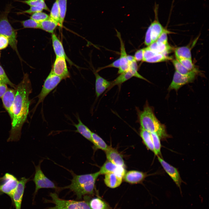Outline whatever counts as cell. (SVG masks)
<instances>
[{"label":"cell","mask_w":209,"mask_h":209,"mask_svg":"<svg viewBox=\"0 0 209 209\" xmlns=\"http://www.w3.org/2000/svg\"><path fill=\"white\" fill-rule=\"evenodd\" d=\"M15 89L13 116L7 142L19 140L22 127L27 121L30 103L29 96L32 91L31 83L28 74H24L22 80L16 86Z\"/></svg>","instance_id":"6da1fadb"},{"label":"cell","mask_w":209,"mask_h":209,"mask_svg":"<svg viewBox=\"0 0 209 209\" xmlns=\"http://www.w3.org/2000/svg\"><path fill=\"white\" fill-rule=\"evenodd\" d=\"M70 172L73 177L71 184L60 189H69L75 193L78 199H81L84 195L93 194L96 181L100 174L99 171L81 175L76 174L72 171Z\"/></svg>","instance_id":"7a4b0ae2"},{"label":"cell","mask_w":209,"mask_h":209,"mask_svg":"<svg viewBox=\"0 0 209 209\" xmlns=\"http://www.w3.org/2000/svg\"><path fill=\"white\" fill-rule=\"evenodd\" d=\"M139 118L141 128L150 133H156L160 138L163 139L169 137L165 126L158 120L149 105H146L139 113Z\"/></svg>","instance_id":"3957f363"},{"label":"cell","mask_w":209,"mask_h":209,"mask_svg":"<svg viewBox=\"0 0 209 209\" xmlns=\"http://www.w3.org/2000/svg\"><path fill=\"white\" fill-rule=\"evenodd\" d=\"M14 7L11 4H9L6 5L4 11L0 12V35H3L8 38L10 46L18 55L17 32L8 19L9 13Z\"/></svg>","instance_id":"277c9868"},{"label":"cell","mask_w":209,"mask_h":209,"mask_svg":"<svg viewBox=\"0 0 209 209\" xmlns=\"http://www.w3.org/2000/svg\"><path fill=\"white\" fill-rule=\"evenodd\" d=\"M50 196L51 200H46V202L53 203L55 206L47 209H91L89 203L85 201L62 199L56 193H50Z\"/></svg>","instance_id":"5b68a950"},{"label":"cell","mask_w":209,"mask_h":209,"mask_svg":"<svg viewBox=\"0 0 209 209\" xmlns=\"http://www.w3.org/2000/svg\"><path fill=\"white\" fill-rule=\"evenodd\" d=\"M62 79L55 74L51 71L46 79L42 90L37 96L38 102L33 109L34 111L38 105L42 102L46 97L56 87Z\"/></svg>","instance_id":"8992f818"},{"label":"cell","mask_w":209,"mask_h":209,"mask_svg":"<svg viewBox=\"0 0 209 209\" xmlns=\"http://www.w3.org/2000/svg\"><path fill=\"white\" fill-rule=\"evenodd\" d=\"M42 161V160L40 161L37 165H35V172L33 179L35 185V195L39 189L41 188H52L57 191L60 189V188H58L55 183L48 178L43 172L40 167Z\"/></svg>","instance_id":"52a82bcc"},{"label":"cell","mask_w":209,"mask_h":209,"mask_svg":"<svg viewBox=\"0 0 209 209\" xmlns=\"http://www.w3.org/2000/svg\"><path fill=\"white\" fill-rule=\"evenodd\" d=\"M198 71H192L187 75L181 74L175 71L172 82L168 88L169 90L174 89L177 91L183 86L193 81Z\"/></svg>","instance_id":"ba28073f"},{"label":"cell","mask_w":209,"mask_h":209,"mask_svg":"<svg viewBox=\"0 0 209 209\" xmlns=\"http://www.w3.org/2000/svg\"><path fill=\"white\" fill-rule=\"evenodd\" d=\"M19 181L13 175L6 173L1 179L0 192L5 193L12 198Z\"/></svg>","instance_id":"9c48e42d"},{"label":"cell","mask_w":209,"mask_h":209,"mask_svg":"<svg viewBox=\"0 0 209 209\" xmlns=\"http://www.w3.org/2000/svg\"><path fill=\"white\" fill-rule=\"evenodd\" d=\"M158 159L163 167L173 180L176 185L179 188L182 194L181 185L183 181L181 178L180 175L177 168L171 165L165 161L159 156H157Z\"/></svg>","instance_id":"30bf717a"},{"label":"cell","mask_w":209,"mask_h":209,"mask_svg":"<svg viewBox=\"0 0 209 209\" xmlns=\"http://www.w3.org/2000/svg\"><path fill=\"white\" fill-rule=\"evenodd\" d=\"M51 71L55 74L62 79H66L70 77L66 59L64 58L56 57Z\"/></svg>","instance_id":"8fae6325"},{"label":"cell","mask_w":209,"mask_h":209,"mask_svg":"<svg viewBox=\"0 0 209 209\" xmlns=\"http://www.w3.org/2000/svg\"><path fill=\"white\" fill-rule=\"evenodd\" d=\"M16 94V90L8 88L1 98L3 107L8 113L11 120L13 116V106Z\"/></svg>","instance_id":"7c38bea8"},{"label":"cell","mask_w":209,"mask_h":209,"mask_svg":"<svg viewBox=\"0 0 209 209\" xmlns=\"http://www.w3.org/2000/svg\"><path fill=\"white\" fill-rule=\"evenodd\" d=\"M30 179L22 177L19 181L18 184L15 190L12 199L13 200L16 209H21V203L23 194L27 183Z\"/></svg>","instance_id":"4fadbf2b"},{"label":"cell","mask_w":209,"mask_h":209,"mask_svg":"<svg viewBox=\"0 0 209 209\" xmlns=\"http://www.w3.org/2000/svg\"><path fill=\"white\" fill-rule=\"evenodd\" d=\"M117 36L119 39L120 44V67L118 73L121 74L127 71L129 69V63L127 59V54L126 53L124 43L121 37L120 32L116 30Z\"/></svg>","instance_id":"5bb4252c"},{"label":"cell","mask_w":209,"mask_h":209,"mask_svg":"<svg viewBox=\"0 0 209 209\" xmlns=\"http://www.w3.org/2000/svg\"><path fill=\"white\" fill-rule=\"evenodd\" d=\"M99 172L100 174L114 173L122 177L126 173L124 167L117 165L109 161L104 164Z\"/></svg>","instance_id":"9a60e30c"},{"label":"cell","mask_w":209,"mask_h":209,"mask_svg":"<svg viewBox=\"0 0 209 209\" xmlns=\"http://www.w3.org/2000/svg\"><path fill=\"white\" fill-rule=\"evenodd\" d=\"M133 77L140 79L142 78V75L138 72L129 69L127 71L121 73L115 80L111 82V85L108 90L116 85H120Z\"/></svg>","instance_id":"2e32d148"},{"label":"cell","mask_w":209,"mask_h":209,"mask_svg":"<svg viewBox=\"0 0 209 209\" xmlns=\"http://www.w3.org/2000/svg\"><path fill=\"white\" fill-rule=\"evenodd\" d=\"M94 74L96 77V94L98 98L107 89H109L111 85V82L102 77L97 72L95 73Z\"/></svg>","instance_id":"e0dca14e"},{"label":"cell","mask_w":209,"mask_h":209,"mask_svg":"<svg viewBox=\"0 0 209 209\" xmlns=\"http://www.w3.org/2000/svg\"><path fill=\"white\" fill-rule=\"evenodd\" d=\"M147 174L143 172L136 170H131L125 173L124 176L125 181L129 183L135 184L142 182L146 176Z\"/></svg>","instance_id":"ac0fdd59"},{"label":"cell","mask_w":209,"mask_h":209,"mask_svg":"<svg viewBox=\"0 0 209 209\" xmlns=\"http://www.w3.org/2000/svg\"><path fill=\"white\" fill-rule=\"evenodd\" d=\"M105 152L109 161L117 165L124 167L125 163L122 157L116 149L109 146Z\"/></svg>","instance_id":"d6986e66"},{"label":"cell","mask_w":209,"mask_h":209,"mask_svg":"<svg viewBox=\"0 0 209 209\" xmlns=\"http://www.w3.org/2000/svg\"><path fill=\"white\" fill-rule=\"evenodd\" d=\"M52 40L53 50L56 57L64 58L68 60L70 64H72V62L68 58L65 54L62 43L54 33L52 35Z\"/></svg>","instance_id":"ffe728a7"},{"label":"cell","mask_w":209,"mask_h":209,"mask_svg":"<svg viewBox=\"0 0 209 209\" xmlns=\"http://www.w3.org/2000/svg\"><path fill=\"white\" fill-rule=\"evenodd\" d=\"M122 177L114 173L105 174L104 182L108 187L114 188L119 186L122 181Z\"/></svg>","instance_id":"44dd1931"},{"label":"cell","mask_w":209,"mask_h":209,"mask_svg":"<svg viewBox=\"0 0 209 209\" xmlns=\"http://www.w3.org/2000/svg\"><path fill=\"white\" fill-rule=\"evenodd\" d=\"M148 47L155 53L166 55L170 53L172 49L168 43L164 44L156 41L153 42Z\"/></svg>","instance_id":"7402d4cb"},{"label":"cell","mask_w":209,"mask_h":209,"mask_svg":"<svg viewBox=\"0 0 209 209\" xmlns=\"http://www.w3.org/2000/svg\"><path fill=\"white\" fill-rule=\"evenodd\" d=\"M77 119L78 123H74L73 125L76 129L75 131L79 133L86 139L92 142V132L83 123L79 116H78Z\"/></svg>","instance_id":"603a6c76"},{"label":"cell","mask_w":209,"mask_h":209,"mask_svg":"<svg viewBox=\"0 0 209 209\" xmlns=\"http://www.w3.org/2000/svg\"><path fill=\"white\" fill-rule=\"evenodd\" d=\"M39 28L53 34L58 24L49 17L47 19L39 23Z\"/></svg>","instance_id":"cb8c5ba5"},{"label":"cell","mask_w":209,"mask_h":209,"mask_svg":"<svg viewBox=\"0 0 209 209\" xmlns=\"http://www.w3.org/2000/svg\"><path fill=\"white\" fill-rule=\"evenodd\" d=\"M174 52L176 59L179 58L191 59L190 49L188 46L176 48L174 49Z\"/></svg>","instance_id":"d4e9b609"},{"label":"cell","mask_w":209,"mask_h":209,"mask_svg":"<svg viewBox=\"0 0 209 209\" xmlns=\"http://www.w3.org/2000/svg\"><path fill=\"white\" fill-rule=\"evenodd\" d=\"M140 135L146 147L154 153V150L151 133L141 128Z\"/></svg>","instance_id":"484cf974"},{"label":"cell","mask_w":209,"mask_h":209,"mask_svg":"<svg viewBox=\"0 0 209 209\" xmlns=\"http://www.w3.org/2000/svg\"><path fill=\"white\" fill-rule=\"evenodd\" d=\"M92 142L97 148L106 151L108 149V146L105 141L98 135L92 132Z\"/></svg>","instance_id":"4316f807"},{"label":"cell","mask_w":209,"mask_h":209,"mask_svg":"<svg viewBox=\"0 0 209 209\" xmlns=\"http://www.w3.org/2000/svg\"><path fill=\"white\" fill-rule=\"evenodd\" d=\"M57 0L60 15L59 26L60 28H61L62 27L66 11L67 0Z\"/></svg>","instance_id":"83f0119b"},{"label":"cell","mask_w":209,"mask_h":209,"mask_svg":"<svg viewBox=\"0 0 209 209\" xmlns=\"http://www.w3.org/2000/svg\"><path fill=\"white\" fill-rule=\"evenodd\" d=\"M26 4L30 6H35L40 7L43 10L48 11L49 10L46 6L44 0H13Z\"/></svg>","instance_id":"f1b7e54d"},{"label":"cell","mask_w":209,"mask_h":209,"mask_svg":"<svg viewBox=\"0 0 209 209\" xmlns=\"http://www.w3.org/2000/svg\"><path fill=\"white\" fill-rule=\"evenodd\" d=\"M154 150V154L157 156L161 154V144L160 138L158 135L154 133H151Z\"/></svg>","instance_id":"f546056e"},{"label":"cell","mask_w":209,"mask_h":209,"mask_svg":"<svg viewBox=\"0 0 209 209\" xmlns=\"http://www.w3.org/2000/svg\"><path fill=\"white\" fill-rule=\"evenodd\" d=\"M172 58L166 55L157 53L152 57L146 60L144 62L148 63H154L161 62L171 60Z\"/></svg>","instance_id":"4dcf8cb0"},{"label":"cell","mask_w":209,"mask_h":209,"mask_svg":"<svg viewBox=\"0 0 209 209\" xmlns=\"http://www.w3.org/2000/svg\"><path fill=\"white\" fill-rule=\"evenodd\" d=\"M91 209H106V203L99 198H96L92 199L89 203Z\"/></svg>","instance_id":"1f68e13d"},{"label":"cell","mask_w":209,"mask_h":209,"mask_svg":"<svg viewBox=\"0 0 209 209\" xmlns=\"http://www.w3.org/2000/svg\"><path fill=\"white\" fill-rule=\"evenodd\" d=\"M49 17L59 24L60 15L57 0H56L52 8Z\"/></svg>","instance_id":"d6a6232c"},{"label":"cell","mask_w":209,"mask_h":209,"mask_svg":"<svg viewBox=\"0 0 209 209\" xmlns=\"http://www.w3.org/2000/svg\"><path fill=\"white\" fill-rule=\"evenodd\" d=\"M172 62L176 71L181 74L187 75L192 71H191L187 69L176 59L172 60Z\"/></svg>","instance_id":"836d02e7"},{"label":"cell","mask_w":209,"mask_h":209,"mask_svg":"<svg viewBox=\"0 0 209 209\" xmlns=\"http://www.w3.org/2000/svg\"><path fill=\"white\" fill-rule=\"evenodd\" d=\"M0 82L10 86L15 89L16 87L10 80L3 67L0 65Z\"/></svg>","instance_id":"e575fe53"},{"label":"cell","mask_w":209,"mask_h":209,"mask_svg":"<svg viewBox=\"0 0 209 209\" xmlns=\"http://www.w3.org/2000/svg\"><path fill=\"white\" fill-rule=\"evenodd\" d=\"M186 68L191 71H198L192 62L191 59L179 58L176 59Z\"/></svg>","instance_id":"d590c367"},{"label":"cell","mask_w":209,"mask_h":209,"mask_svg":"<svg viewBox=\"0 0 209 209\" xmlns=\"http://www.w3.org/2000/svg\"><path fill=\"white\" fill-rule=\"evenodd\" d=\"M23 27L25 28H39V23L34 20L30 19L20 21Z\"/></svg>","instance_id":"8d00e7d4"},{"label":"cell","mask_w":209,"mask_h":209,"mask_svg":"<svg viewBox=\"0 0 209 209\" xmlns=\"http://www.w3.org/2000/svg\"><path fill=\"white\" fill-rule=\"evenodd\" d=\"M49 17V16L46 13L41 12L32 14L30 18L39 23L47 19Z\"/></svg>","instance_id":"74e56055"},{"label":"cell","mask_w":209,"mask_h":209,"mask_svg":"<svg viewBox=\"0 0 209 209\" xmlns=\"http://www.w3.org/2000/svg\"><path fill=\"white\" fill-rule=\"evenodd\" d=\"M43 9L40 7L35 6H30V8L28 10L21 11L17 12V14L21 15L24 14H33L35 13L41 12Z\"/></svg>","instance_id":"f35d334b"},{"label":"cell","mask_w":209,"mask_h":209,"mask_svg":"<svg viewBox=\"0 0 209 209\" xmlns=\"http://www.w3.org/2000/svg\"><path fill=\"white\" fill-rule=\"evenodd\" d=\"M157 53L151 50L148 47L144 48L143 58V61L150 58Z\"/></svg>","instance_id":"ab89813d"},{"label":"cell","mask_w":209,"mask_h":209,"mask_svg":"<svg viewBox=\"0 0 209 209\" xmlns=\"http://www.w3.org/2000/svg\"><path fill=\"white\" fill-rule=\"evenodd\" d=\"M151 25H150L146 32L144 41L145 44L148 46L152 43L151 39Z\"/></svg>","instance_id":"60d3db41"},{"label":"cell","mask_w":209,"mask_h":209,"mask_svg":"<svg viewBox=\"0 0 209 209\" xmlns=\"http://www.w3.org/2000/svg\"><path fill=\"white\" fill-rule=\"evenodd\" d=\"M169 33V32L165 29L156 41L164 44L168 43L167 34Z\"/></svg>","instance_id":"b9f144b4"},{"label":"cell","mask_w":209,"mask_h":209,"mask_svg":"<svg viewBox=\"0 0 209 209\" xmlns=\"http://www.w3.org/2000/svg\"><path fill=\"white\" fill-rule=\"evenodd\" d=\"M9 44L8 38L3 35H0V50L5 49Z\"/></svg>","instance_id":"7bdbcfd3"},{"label":"cell","mask_w":209,"mask_h":209,"mask_svg":"<svg viewBox=\"0 0 209 209\" xmlns=\"http://www.w3.org/2000/svg\"><path fill=\"white\" fill-rule=\"evenodd\" d=\"M120 59H118L117 60H115L111 64L101 67L98 68V69L97 70V72L99 71H100L106 68H109V67H114L116 68H119L120 67Z\"/></svg>","instance_id":"ee69618b"},{"label":"cell","mask_w":209,"mask_h":209,"mask_svg":"<svg viewBox=\"0 0 209 209\" xmlns=\"http://www.w3.org/2000/svg\"><path fill=\"white\" fill-rule=\"evenodd\" d=\"M144 48L140 49L136 51L134 55V58L136 61H143V58Z\"/></svg>","instance_id":"f6af8a7d"},{"label":"cell","mask_w":209,"mask_h":209,"mask_svg":"<svg viewBox=\"0 0 209 209\" xmlns=\"http://www.w3.org/2000/svg\"><path fill=\"white\" fill-rule=\"evenodd\" d=\"M8 89L7 84L0 82V98H1Z\"/></svg>","instance_id":"bcb514c9"},{"label":"cell","mask_w":209,"mask_h":209,"mask_svg":"<svg viewBox=\"0 0 209 209\" xmlns=\"http://www.w3.org/2000/svg\"><path fill=\"white\" fill-rule=\"evenodd\" d=\"M127 58L129 63L136 60L134 56L131 55H127Z\"/></svg>","instance_id":"7dc6e473"},{"label":"cell","mask_w":209,"mask_h":209,"mask_svg":"<svg viewBox=\"0 0 209 209\" xmlns=\"http://www.w3.org/2000/svg\"><path fill=\"white\" fill-rule=\"evenodd\" d=\"M0 57H1V54H0Z\"/></svg>","instance_id":"c3c4849f"}]
</instances>
